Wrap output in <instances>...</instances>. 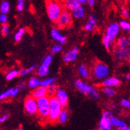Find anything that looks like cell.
I'll list each match as a JSON object with an SVG mask.
<instances>
[{
	"mask_svg": "<svg viewBox=\"0 0 130 130\" xmlns=\"http://www.w3.org/2000/svg\"><path fill=\"white\" fill-rule=\"evenodd\" d=\"M125 79H126L127 80H129V79H130V76H129V74H127V75L125 76Z\"/></svg>",
	"mask_w": 130,
	"mask_h": 130,
	"instance_id": "obj_46",
	"label": "cell"
},
{
	"mask_svg": "<svg viewBox=\"0 0 130 130\" xmlns=\"http://www.w3.org/2000/svg\"><path fill=\"white\" fill-rule=\"evenodd\" d=\"M76 1L80 4V5H84L85 3H87V0H76Z\"/></svg>",
	"mask_w": 130,
	"mask_h": 130,
	"instance_id": "obj_45",
	"label": "cell"
},
{
	"mask_svg": "<svg viewBox=\"0 0 130 130\" xmlns=\"http://www.w3.org/2000/svg\"><path fill=\"white\" fill-rule=\"evenodd\" d=\"M9 9H10V5L9 2L7 1L2 2L1 5H0V13L6 14L7 13H9Z\"/></svg>",
	"mask_w": 130,
	"mask_h": 130,
	"instance_id": "obj_29",
	"label": "cell"
},
{
	"mask_svg": "<svg viewBox=\"0 0 130 130\" xmlns=\"http://www.w3.org/2000/svg\"><path fill=\"white\" fill-rule=\"evenodd\" d=\"M26 30L24 28H20L17 30V32L14 34V40L16 42H19L22 40L23 35L25 34Z\"/></svg>",
	"mask_w": 130,
	"mask_h": 130,
	"instance_id": "obj_31",
	"label": "cell"
},
{
	"mask_svg": "<svg viewBox=\"0 0 130 130\" xmlns=\"http://www.w3.org/2000/svg\"><path fill=\"white\" fill-rule=\"evenodd\" d=\"M31 96L35 98V99H39L44 97H47L48 96V88L39 86L38 87H36L35 89H34V90L31 93Z\"/></svg>",
	"mask_w": 130,
	"mask_h": 130,
	"instance_id": "obj_16",
	"label": "cell"
},
{
	"mask_svg": "<svg viewBox=\"0 0 130 130\" xmlns=\"http://www.w3.org/2000/svg\"><path fill=\"white\" fill-rule=\"evenodd\" d=\"M23 7H24V2L23 1H18L17 6V9L19 12H21V11H23Z\"/></svg>",
	"mask_w": 130,
	"mask_h": 130,
	"instance_id": "obj_39",
	"label": "cell"
},
{
	"mask_svg": "<svg viewBox=\"0 0 130 130\" xmlns=\"http://www.w3.org/2000/svg\"><path fill=\"white\" fill-rule=\"evenodd\" d=\"M75 87L80 93L84 94L85 96L96 101L100 99V95L98 90L83 80L76 79L75 81Z\"/></svg>",
	"mask_w": 130,
	"mask_h": 130,
	"instance_id": "obj_1",
	"label": "cell"
},
{
	"mask_svg": "<svg viewBox=\"0 0 130 130\" xmlns=\"http://www.w3.org/2000/svg\"><path fill=\"white\" fill-rule=\"evenodd\" d=\"M78 53H79V48L77 46H75L72 49H70L69 52H66L63 56H62V60L64 62L66 63H69L74 62L78 56Z\"/></svg>",
	"mask_w": 130,
	"mask_h": 130,
	"instance_id": "obj_13",
	"label": "cell"
},
{
	"mask_svg": "<svg viewBox=\"0 0 130 130\" xmlns=\"http://www.w3.org/2000/svg\"><path fill=\"white\" fill-rule=\"evenodd\" d=\"M7 22H8V16L5 13H1V15H0V23L2 24L5 25L7 23Z\"/></svg>",
	"mask_w": 130,
	"mask_h": 130,
	"instance_id": "obj_37",
	"label": "cell"
},
{
	"mask_svg": "<svg viewBox=\"0 0 130 130\" xmlns=\"http://www.w3.org/2000/svg\"><path fill=\"white\" fill-rule=\"evenodd\" d=\"M72 17L76 20H81L83 18H84L86 15V9L84 6L79 5L77 8L73 9L71 13Z\"/></svg>",
	"mask_w": 130,
	"mask_h": 130,
	"instance_id": "obj_19",
	"label": "cell"
},
{
	"mask_svg": "<svg viewBox=\"0 0 130 130\" xmlns=\"http://www.w3.org/2000/svg\"><path fill=\"white\" fill-rule=\"evenodd\" d=\"M50 34H51L52 38L55 42L60 44H66V38L59 32V30H58V28H56V27L52 28L51 32H50Z\"/></svg>",
	"mask_w": 130,
	"mask_h": 130,
	"instance_id": "obj_14",
	"label": "cell"
},
{
	"mask_svg": "<svg viewBox=\"0 0 130 130\" xmlns=\"http://www.w3.org/2000/svg\"><path fill=\"white\" fill-rule=\"evenodd\" d=\"M17 76H19V71L17 69H13V70L9 71V73H7V74L6 76V79L8 81H10L12 79L17 78Z\"/></svg>",
	"mask_w": 130,
	"mask_h": 130,
	"instance_id": "obj_30",
	"label": "cell"
},
{
	"mask_svg": "<svg viewBox=\"0 0 130 130\" xmlns=\"http://www.w3.org/2000/svg\"><path fill=\"white\" fill-rule=\"evenodd\" d=\"M73 22V17L71 15L70 11H68L66 9L62 10L60 16L58 17V20H56V25L58 28L59 29H64L71 25Z\"/></svg>",
	"mask_w": 130,
	"mask_h": 130,
	"instance_id": "obj_6",
	"label": "cell"
},
{
	"mask_svg": "<svg viewBox=\"0 0 130 130\" xmlns=\"http://www.w3.org/2000/svg\"><path fill=\"white\" fill-rule=\"evenodd\" d=\"M46 9H47V14H48V18L52 22L55 23L58 20V17L60 16L61 13L62 12L63 9L62 6L53 0L48 1L46 5Z\"/></svg>",
	"mask_w": 130,
	"mask_h": 130,
	"instance_id": "obj_4",
	"label": "cell"
},
{
	"mask_svg": "<svg viewBox=\"0 0 130 130\" xmlns=\"http://www.w3.org/2000/svg\"><path fill=\"white\" fill-rule=\"evenodd\" d=\"M102 42H103V44L105 47L106 49H107L108 52L111 51V48H112V42L111 41H109L105 36H104L103 38H102Z\"/></svg>",
	"mask_w": 130,
	"mask_h": 130,
	"instance_id": "obj_32",
	"label": "cell"
},
{
	"mask_svg": "<svg viewBox=\"0 0 130 130\" xmlns=\"http://www.w3.org/2000/svg\"><path fill=\"white\" fill-rule=\"evenodd\" d=\"M10 32V29H9V27L6 24L3 25V27H2V34L3 36H8Z\"/></svg>",
	"mask_w": 130,
	"mask_h": 130,
	"instance_id": "obj_36",
	"label": "cell"
},
{
	"mask_svg": "<svg viewBox=\"0 0 130 130\" xmlns=\"http://www.w3.org/2000/svg\"><path fill=\"white\" fill-rule=\"evenodd\" d=\"M56 81V78L55 77H48V78H44V79L41 80L40 83V86L48 88V87H50L51 85H52L53 84H55Z\"/></svg>",
	"mask_w": 130,
	"mask_h": 130,
	"instance_id": "obj_27",
	"label": "cell"
},
{
	"mask_svg": "<svg viewBox=\"0 0 130 130\" xmlns=\"http://www.w3.org/2000/svg\"><path fill=\"white\" fill-rule=\"evenodd\" d=\"M55 97L56 98L58 101L59 102L62 107L63 108H66L69 103V97L67 92L63 89H58V90L55 92Z\"/></svg>",
	"mask_w": 130,
	"mask_h": 130,
	"instance_id": "obj_12",
	"label": "cell"
},
{
	"mask_svg": "<svg viewBox=\"0 0 130 130\" xmlns=\"http://www.w3.org/2000/svg\"><path fill=\"white\" fill-rule=\"evenodd\" d=\"M49 101L50 97L47 96L39 99H37L38 106V115L42 119L47 120L49 112Z\"/></svg>",
	"mask_w": 130,
	"mask_h": 130,
	"instance_id": "obj_5",
	"label": "cell"
},
{
	"mask_svg": "<svg viewBox=\"0 0 130 130\" xmlns=\"http://www.w3.org/2000/svg\"><path fill=\"white\" fill-rule=\"evenodd\" d=\"M121 105L125 108H130V101L128 99H122L121 101Z\"/></svg>",
	"mask_w": 130,
	"mask_h": 130,
	"instance_id": "obj_38",
	"label": "cell"
},
{
	"mask_svg": "<svg viewBox=\"0 0 130 130\" xmlns=\"http://www.w3.org/2000/svg\"><path fill=\"white\" fill-rule=\"evenodd\" d=\"M114 55L119 61H125L129 58V48H120L115 46L114 48Z\"/></svg>",
	"mask_w": 130,
	"mask_h": 130,
	"instance_id": "obj_10",
	"label": "cell"
},
{
	"mask_svg": "<svg viewBox=\"0 0 130 130\" xmlns=\"http://www.w3.org/2000/svg\"><path fill=\"white\" fill-rule=\"evenodd\" d=\"M62 51V45L60 44H54L51 48V52L52 54H57Z\"/></svg>",
	"mask_w": 130,
	"mask_h": 130,
	"instance_id": "obj_34",
	"label": "cell"
},
{
	"mask_svg": "<svg viewBox=\"0 0 130 130\" xmlns=\"http://www.w3.org/2000/svg\"><path fill=\"white\" fill-rule=\"evenodd\" d=\"M52 61H53V57L52 56V55H47L44 58L42 63L41 64V66H39V68L38 69V76L39 77L43 78L49 74V73H50L49 67H50Z\"/></svg>",
	"mask_w": 130,
	"mask_h": 130,
	"instance_id": "obj_8",
	"label": "cell"
},
{
	"mask_svg": "<svg viewBox=\"0 0 130 130\" xmlns=\"http://www.w3.org/2000/svg\"><path fill=\"white\" fill-rule=\"evenodd\" d=\"M119 32H120V27H119V23L115 22V23H111V24L106 28L104 36L113 43V41H115V40L118 37V35L119 34Z\"/></svg>",
	"mask_w": 130,
	"mask_h": 130,
	"instance_id": "obj_9",
	"label": "cell"
},
{
	"mask_svg": "<svg viewBox=\"0 0 130 130\" xmlns=\"http://www.w3.org/2000/svg\"><path fill=\"white\" fill-rule=\"evenodd\" d=\"M109 121L111 126L114 128H123L127 125V124L124 121L118 119L117 117L114 116L113 115L109 117Z\"/></svg>",
	"mask_w": 130,
	"mask_h": 130,
	"instance_id": "obj_20",
	"label": "cell"
},
{
	"mask_svg": "<svg viewBox=\"0 0 130 130\" xmlns=\"http://www.w3.org/2000/svg\"><path fill=\"white\" fill-rule=\"evenodd\" d=\"M112 115V113L109 111H104L102 114V117L99 122V128L101 130H111L112 126L109 121V117Z\"/></svg>",
	"mask_w": 130,
	"mask_h": 130,
	"instance_id": "obj_11",
	"label": "cell"
},
{
	"mask_svg": "<svg viewBox=\"0 0 130 130\" xmlns=\"http://www.w3.org/2000/svg\"><path fill=\"white\" fill-rule=\"evenodd\" d=\"M58 87L57 85H55V84H53L52 85H51L50 87H48V97L53 96V94L55 93V92L58 90Z\"/></svg>",
	"mask_w": 130,
	"mask_h": 130,
	"instance_id": "obj_35",
	"label": "cell"
},
{
	"mask_svg": "<svg viewBox=\"0 0 130 130\" xmlns=\"http://www.w3.org/2000/svg\"><path fill=\"white\" fill-rule=\"evenodd\" d=\"M130 39L128 37H121L117 40L116 46L120 48H129Z\"/></svg>",
	"mask_w": 130,
	"mask_h": 130,
	"instance_id": "obj_23",
	"label": "cell"
},
{
	"mask_svg": "<svg viewBox=\"0 0 130 130\" xmlns=\"http://www.w3.org/2000/svg\"><path fill=\"white\" fill-rule=\"evenodd\" d=\"M111 130H130V128L129 126L126 125L125 127L123 128H111Z\"/></svg>",
	"mask_w": 130,
	"mask_h": 130,
	"instance_id": "obj_44",
	"label": "cell"
},
{
	"mask_svg": "<svg viewBox=\"0 0 130 130\" xmlns=\"http://www.w3.org/2000/svg\"><path fill=\"white\" fill-rule=\"evenodd\" d=\"M103 94L107 98H113L116 95L117 91L114 87H104L102 89Z\"/></svg>",
	"mask_w": 130,
	"mask_h": 130,
	"instance_id": "obj_25",
	"label": "cell"
},
{
	"mask_svg": "<svg viewBox=\"0 0 130 130\" xmlns=\"http://www.w3.org/2000/svg\"><path fill=\"white\" fill-rule=\"evenodd\" d=\"M95 130H101V129L100 128H97V129H95Z\"/></svg>",
	"mask_w": 130,
	"mask_h": 130,
	"instance_id": "obj_48",
	"label": "cell"
},
{
	"mask_svg": "<svg viewBox=\"0 0 130 130\" xmlns=\"http://www.w3.org/2000/svg\"><path fill=\"white\" fill-rule=\"evenodd\" d=\"M37 67V65H33L30 67H28L27 69H22L20 71H19V76H24L26 75H28L30 73H31L33 71L35 70Z\"/></svg>",
	"mask_w": 130,
	"mask_h": 130,
	"instance_id": "obj_28",
	"label": "cell"
},
{
	"mask_svg": "<svg viewBox=\"0 0 130 130\" xmlns=\"http://www.w3.org/2000/svg\"><path fill=\"white\" fill-rule=\"evenodd\" d=\"M80 4L76 0H65L63 3L64 8L68 11H73L76 8H77Z\"/></svg>",
	"mask_w": 130,
	"mask_h": 130,
	"instance_id": "obj_21",
	"label": "cell"
},
{
	"mask_svg": "<svg viewBox=\"0 0 130 130\" xmlns=\"http://www.w3.org/2000/svg\"><path fill=\"white\" fill-rule=\"evenodd\" d=\"M121 84V79L116 76H108L103 80V86L108 87H116Z\"/></svg>",
	"mask_w": 130,
	"mask_h": 130,
	"instance_id": "obj_18",
	"label": "cell"
},
{
	"mask_svg": "<svg viewBox=\"0 0 130 130\" xmlns=\"http://www.w3.org/2000/svg\"><path fill=\"white\" fill-rule=\"evenodd\" d=\"M24 111L26 114L30 116L38 115L37 100L34 98L31 95L27 96L24 101Z\"/></svg>",
	"mask_w": 130,
	"mask_h": 130,
	"instance_id": "obj_7",
	"label": "cell"
},
{
	"mask_svg": "<svg viewBox=\"0 0 130 130\" xmlns=\"http://www.w3.org/2000/svg\"><path fill=\"white\" fill-rule=\"evenodd\" d=\"M19 130H26V129H25V128H23V127H20V128H19Z\"/></svg>",
	"mask_w": 130,
	"mask_h": 130,
	"instance_id": "obj_47",
	"label": "cell"
},
{
	"mask_svg": "<svg viewBox=\"0 0 130 130\" xmlns=\"http://www.w3.org/2000/svg\"><path fill=\"white\" fill-rule=\"evenodd\" d=\"M9 114H4V115H1L0 116V124L1 123H3L4 122H6L7 119H8V118H9Z\"/></svg>",
	"mask_w": 130,
	"mask_h": 130,
	"instance_id": "obj_41",
	"label": "cell"
},
{
	"mask_svg": "<svg viewBox=\"0 0 130 130\" xmlns=\"http://www.w3.org/2000/svg\"><path fill=\"white\" fill-rule=\"evenodd\" d=\"M69 119V113L68 111L65 108H62V110L61 111L59 115H58V122L60 123L62 125H64L67 122Z\"/></svg>",
	"mask_w": 130,
	"mask_h": 130,
	"instance_id": "obj_24",
	"label": "cell"
},
{
	"mask_svg": "<svg viewBox=\"0 0 130 130\" xmlns=\"http://www.w3.org/2000/svg\"><path fill=\"white\" fill-rule=\"evenodd\" d=\"M119 24L120 28H122L123 30H125L127 32L130 30V23L127 20H122Z\"/></svg>",
	"mask_w": 130,
	"mask_h": 130,
	"instance_id": "obj_33",
	"label": "cell"
},
{
	"mask_svg": "<svg viewBox=\"0 0 130 130\" xmlns=\"http://www.w3.org/2000/svg\"><path fill=\"white\" fill-rule=\"evenodd\" d=\"M26 87H27V84H25V83H23V82H20V84L17 85V88L19 90V91H22V90H23L25 88H26Z\"/></svg>",
	"mask_w": 130,
	"mask_h": 130,
	"instance_id": "obj_40",
	"label": "cell"
},
{
	"mask_svg": "<svg viewBox=\"0 0 130 130\" xmlns=\"http://www.w3.org/2000/svg\"><path fill=\"white\" fill-rule=\"evenodd\" d=\"M62 108H63L61 106L59 102L58 101L56 98L55 96H51L49 101V112L48 119H47L49 123L55 124L58 122V115H59Z\"/></svg>",
	"mask_w": 130,
	"mask_h": 130,
	"instance_id": "obj_2",
	"label": "cell"
},
{
	"mask_svg": "<svg viewBox=\"0 0 130 130\" xmlns=\"http://www.w3.org/2000/svg\"><path fill=\"white\" fill-rule=\"evenodd\" d=\"M18 1H23V0H18Z\"/></svg>",
	"mask_w": 130,
	"mask_h": 130,
	"instance_id": "obj_49",
	"label": "cell"
},
{
	"mask_svg": "<svg viewBox=\"0 0 130 130\" xmlns=\"http://www.w3.org/2000/svg\"><path fill=\"white\" fill-rule=\"evenodd\" d=\"M110 74L109 67L101 62H98L93 65L92 69L93 78L97 81H103Z\"/></svg>",
	"mask_w": 130,
	"mask_h": 130,
	"instance_id": "obj_3",
	"label": "cell"
},
{
	"mask_svg": "<svg viewBox=\"0 0 130 130\" xmlns=\"http://www.w3.org/2000/svg\"><path fill=\"white\" fill-rule=\"evenodd\" d=\"M97 24H98V18L95 14H92L90 16L89 19L85 23L84 30L88 32L93 31L97 27Z\"/></svg>",
	"mask_w": 130,
	"mask_h": 130,
	"instance_id": "obj_15",
	"label": "cell"
},
{
	"mask_svg": "<svg viewBox=\"0 0 130 130\" xmlns=\"http://www.w3.org/2000/svg\"><path fill=\"white\" fill-rule=\"evenodd\" d=\"M122 15L125 18H128L129 17V12L127 9H123L122 10Z\"/></svg>",
	"mask_w": 130,
	"mask_h": 130,
	"instance_id": "obj_42",
	"label": "cell"
},
{
	"mask_svg": "<svg viewBox=\"0 0 130 130\" xmlns=\"http://www.w3.org/2000/svg\"><path fill=\"white\" fill-rule=\"evenodd\" d=\"M19 90L16 87V88H10L6 90H5L4 92L0 93V101H3L8 98H15L18 95L19 93Z\"/></svg>",
	"mask_w": 130,
	"mask_h": 130,
	"instance_id": "obj_17",
	"label": "cell"
},
{
	"mask_svg": "<svg viewBox=\"0 0 130 130\" xmlns=\"http://www.w3.org/2000/svg\"><path fill=\"white\" fill-rule=\"evenodd\" d=\"M78 72H79V74L80 75V76L83 77L84 79H88L90 76V70L88 69L87 66L84 64H81L79 66Z\"/></svg>",
	"mask_w": 130,
	"mask_h": 130,
	"instance_id": "obj_22",
	"label": "cell"
},
{
	"mask_svg": "<svg viewBox=\"0 0 130 130\" xmlns=\"http://www.w3.org/2000/svg\"><path fill=\"white\" fill-rule=\"evenodd\" d=\"M87 3L89 5V6L93 7V6L95 5V0H87Z\"/></svg>",
	"mask_w": 130,
	"mask_h": 130,
	"instance_id": "obj_43",
	"label": "cell"
},
{
	"mask_svg": "<svg viewBox=\"0 0 130 130\" xmlns=\"http://www.w3.org/2000/svg\"><path fill=\"white\" fill-rule=\"evenodd\" d=\"M40 83H41V80L38 77L32 76L28 80V83H27L28 88H30V89H35L36 87L40 86Z\"/></svg>",
	"mask_w": 130,
	"mask_h": 130,
	"instance_id": "obj_26",
	"label": "cell"
}]
</instances>
